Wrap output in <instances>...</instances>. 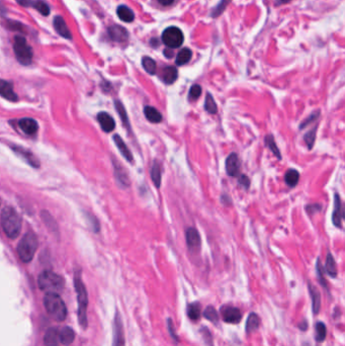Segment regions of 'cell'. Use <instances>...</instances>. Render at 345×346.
Instances as JSON below:
<instances>
[{"label": "cell", "mask_w": 345, "mask_h": 346, "mask_svg": "<svg viewBox=\"0 0 345 346\" xmlns=\"http://www.w3.org/2000/svg\"><path fill=\"white\" fill-rule=\"evenodd\" d=\"M291 0H277L276 1V4L278 5V4H285V3H288V2H290Z\"/></svg>", "instance_id": "816d5d0a"}, {"label": "cell", "mask_w": 345, "mask_h": 346, "mask_svg": "<svg viewBox=\"0 0 345 346\" xmlns=\"http://www.w3.org/2000/svg\"><path fill=\"white\" fill-rule=\"evenodd\" d=\"M183 34L180 28L176 26L167 27L162 34V42L170 49L179 48L183 44Z\"/></svg>", "instance_id": "52a82bcc"}, {"label": "cell", "mask_w": 345, "mask_h": 346, "mask_svg": "<svg viewBox=\"0 0 345 346\" xmlns=\"http://www.w3.org/2000/svg\"><path fill=\"white\" fill-rule=\"evenodd\" d=\"M300 179V173L296 169H289L285 175V181L290 187H295Z\"/></svg>", "instance_id": "f1b7e54d"}, {"label": "cell", "mask_w": 345, "mask_h": 346, "mask_svg": "<svg viewBox=\"0 0 345 346\" xmlns=\"http://www.w3.org/2000/svg\"><path fill=\"white\" fill-rule=\"evenodd\" d=\"M187 316L193 321H198L201 318V304L198 302L192 303L187 307Z\"/></svg>", "instance_id": "4dcf8cb0"}, {"label": "cell", "mask_w": 345, "mask_h": 346, "mask_svg": "<svg viewBox=\"0 0 345 346\" xmlns=\"http://www.w3.org/2000/svg\"><path fill=\"white\" fill-rule=\"evenodd\" d=\"M158 2L161 4V5H164V6H168V5H171L174 0H158Z\"/></svg>", "instance_id": "681fc988"}, {"label": "cell", "mask_w": 345, "mask_h": 346, "mask_svg": "<svg viewBox=\"0 0 345 346\" xmlns=\"http://www.w3.org/2000/svg\"><path fill=\"white\" fill-rule=\"evenodd\" d=\"M74 285L77 293V301H78V319L79 323L83 328L87 326V306H88V297L85 286L79 275V273L75 274Z\"/></svg>", "instance_id": "3957f363"}, {"label": "cell", "mask_w": 345, "mask_h": 346, "mask_svg": "<svg viewBox=\"0 0 345 346\" xmlns=\"http://www.w3.org/2000/svg\"><path fill=\"white\" fill-rule=\"evenodd\" d=\"M59 338H60V342L63 345H70V344L73 343V341L75 339V333H74L72 328L65 327V328L62 329L61 332H59Z\"/></svg>", "instance_id": "603a6c76"}, {"label": "cell", "mask_w": 345, "mask_h": 346, "mask_svg": "<svg viewBox=\"0 0 345 346\" xmlns=\"http://www.w3.org/2000/svg\"><path fill=\"white\" fill-rule=\"evenodd\" d=\"M13 51H14L16 60L21 65H29L32 63L33 56H34L33 50L23 37L17 36L14 38Z\"/></svg>", "instance_id": "8992f818"}, {"label": "cell", "mask_w": 345, "mask_h": 346, "mask_svg": "<svg viewBox=\"0 0 345 346\" xmlns=\"http://www.w3.org/2000/svg\"><path fill=\"white\" fill-rule=\"evenodd\" d=\"M321 209H322L321 205H309V206L307 207V212H308L309 214H312V213L315 214V213L319 212Z\"/></svg>", "instance_id": "c3c4849f"}, {"label": "cell", "mask_w": 345, "mask_h": 346, "mask_svg": "<svg viewBox=\"0 0 345 346\" xmlns=\"http://www.w3.org/2000/svg\"><path fill=\"white\" fill-rule=\"evenodd\" d=\"M205 109L206 111L211 114V115H215L218 112V107L217 104L213 98V96L211 93H208L206 97V101H205Z\"/></svg>", "instance_id": "d590c367"}, {"label": "cell", "mask_w": 345, "mask_h": 346, "mask_svg": "<svg viewBox=\"0 0 345 346\" xmlns=\"http://www.w3.org/2000/svg\"><path fill=\"white\" fill-rule=\"evenodd\" d=\"M113 346H126L122 321H121V318L119 316V313H117V312H116L115 322H114V341H113Z\"/></svg>", "instance_id": "30bf717a"}, {"label": "cell", "mask_w": 345, "mask_h": 346, "mask_svg": "<svg viewBox=\"0 0 345 346\" xmlns=\"http://www.w3.org/2000/svg\"><path fill=\"white\" fill-rule=\"evenodd\" d=\"M98 120L100 121L101 123V127L102 129L107 132V133H112L115 128V119L113 118V116L108 114V113H105V112H102L98 115Z\"/></svg>", "instance_id": "d6986e66"}, {"label": "cell", "mask_w": 345, "mask_h": 346, "mask_svg": "<svg viewBox=\"0 0 345 346\" xmlns=\"http://www.w3.org/2000/svg\"><path fill=\"white\" fill-rule=\"evenodd\" d=\"M7 27L10 28V29H14V30H19L22 28V25L20 22H16V21H11V20H8L7 23H6Z\"/></svg>", "instance_id": "7dc6e473"}, {"label": "cell", "mask_w": 345, "mask_h": 346, "mask_svg": "<svg viewBox=\"0 0 345 346\" xmlns=\"http://www.w3.org/2000/svg\"><path fill=\"white\" fill-rule=\"evenodd\" d=\"M150 176L152 178L154 185L157 188H160V186H161V168H160V164L156 160H154L153 165L151 167Z\"/></svg>", "instance_id": "484cf974"}, {"label": "cell", "mask_w": 345, "mask_h": 346, "mask_svg": "<svg viewBox=\"0 0 345 346\" xmlns=\"http://www.w3.org/2000/svg\"><path fill=\"white\" fill-rule=\"evenodd\" d=\"M18 125L19 128L21 129V131L28 135V136H34L37 134L38 130H39V125H38V122L33 119V118H28V117H25V118H21L18 120Z\"/></svg>", "instance_id": "e0dca14e"}, {"label": "cell", "mask_w": 345, "mask_h": 346, "mask_svg": "<svg viewBox=\"0 0 345 346\" xmlns=\"http://www.w3.org/2000/svg\"><path fill=\"white\" fill-rule=\"evenodd\" d=\"M240 171V160L236 153H231L226 159V172L229 176H238Z\"/></svg>", "instance_id": "2e32d148"}, {"label": "cell", "mask_w": 345, "mask_h": 346, "mask_svg": "<svg viewBox=\"0 0 345 346\" xmlns=\"http://www.w3.org/2000/svg\"><path fill=\"white\" fill-rule=\"evenodd\" d=\"M317 128H318V125H315V128L312 129L311 131H309L304 137V140H305L309 149H312L313 146H314V143H315V140H316V135H317L316 134Z\"/></svg>", "instance_id": "ab89813d"}, {"label": "cell", "mask_w": 345, "mask_h": 346, "mask_svg": "<svg viewBox=\"0 0 345 346\" xmlns=\"http://www.w3.org/2000/svg\"><path fill=\"white\" fill-rule=\"evenodd\" d=\"M326 272L329 274V276L335 278L337 276V267H336V262L333 257V255L329 252L327 254L326 258V265H325Z\"/></svg>", "instance_id": "f546056e"}, {"label": "cell", "mask_w": 345, "mask_h": 346, "mask_svg": "<svg viewBox=\"0 0 345 346\" xmlns=\"http://www.w3.org/2000/svg\"><path fill=\"white\" fill-rule=\"evenodd\" d=\"M32 7L37 9L44 16H47L50 14V7L44 0H34Z\"/></svg>", "instance_id": "8d00e7d4"}, {"label": "cell", "mask_w": 345, "mask_h": 346, "mask_svg": "<svg viewBox=\"0 0 345 346\" xmlns=\"http://www.w3.org/2000/svg\"><path fill=\"white\" fill-rule=\"evenodd\" d=\"M309 293L312 299L313 312L315 315H317L321 309V295L319 291L312 284H309Z\"/></svg>", "instance_id": "ffe728a7"}, {"label": "cell", "mask_w": 345, "mask_h": 346, "mask_svg": "<svg viewBox=\"0 0 345 346\" xmlns=\"http://www.w3.org/2000/svg\"><path fill=\"white\" fill-rule=\"evenodd\" d=\"M117 16L124 22H132L135 19V14L131 8L126 5H119L116 9Z\"/></svg>", "instance_id": "cb8c5ba5"}, {"label": "cell", "mask_w": 345, "mask_h": 346, "mask_svg": "<svg viewBox=\"0 0 345 346\" xmlns=\"http://www.w3.org/2000/svg\"><path fill=\"white\" fill-rule=\"evenodd\" d=\"M177 75H178L177 69L175 67L169 66L164 68L162 73V79L166 84H172L177 79Z\"/></svg>", "instance_id": "4316f807"}, {"label": "cell", "mask_w": 345, "mask_h": 346, "mask_svg": "<svg viewBox=\"0 0 345 346\" xmlns=\"http://www.w3.org/2000/svg\"><path fill=\"white\" fill-rule=\"evenodd\" d=\"M192 51L189 49V48H184L182 50H180L176 56V65L178 66H181V65H184L186 63L190 62V60L192 59Z\"/></svg>", "instance_id": "1f68e13d"}, {"label": "cell", "mask_w": 345, "mask_h": 346, "mask_svg": "<svg viewBox=\"0 0 345 346\" xmlns=\"http://www.w3.org/2000/svg\"><path fill=\"white\" fill-rule=\"evenodd\" d=\"M54 27L56 29V32L63 38L67 39V40H71L72 39V35L70 33V29L68 27V25L66 24V21L64 20V18L62 16H56L54 18Z\"/></svg>", "instance_id": "ac0fdd59"}, {"label": "cell", "mask_w": 345, "mask_h": 346, "mask_svg": "<svg viewBox=\"0 0 345 346\" xmlns=\"http://www.w3.org/2000/svg\"><path fill=\"white\" fill-rule=\"evenodd\" d=\"M231 0H221L220 3L213 9L212 11V16L213 17H217L220 16L222 14V12L226 9L227 5L230 3Z\"/></svg>", "instance_id": "60d3db41"}, {"label": "cell", "mask_w": 345, "mask_h": 346, "mask_svg": "<svg viewBox=\"0 0 345 346\" xmlns=\"http://www.w3.org/2000/svg\"><path fill=\"white\" fill-rule=\"evenodd\" d=\"M319 115H320V111H316L315 113H313L312 115H310L307 119H305L302 123H301V125H300V129L302 130V129H304L305 127H307L308 124H310L311 122H313V121H315L318 117H319Z\"/></svg>", "instance_id": "ee69618b"}, {"label": "cell", "mask_w": 345, "mask_h": 346, "mask_svg": "<svg viewBox=\"0 0 345 346\" xmlns=\"http://www.w3.org/2000/svg\"><path fill=\"white\" fill-rule=\"evenodd\" d=\"M114 169H115V177L121 187H129L130 186V178L126 169L120 165V163L114 161Z\"/></svg>", "instance_id": "4fadbf2b"}, {"label": "cell", "mask_w": 345, "mask_h": 346, "mask_svg": "<svg viewBox=\"0 0 345 346\" xmlns=\"http://www.w3.org/2000/svg\"><path fill=\"white\" fill-rule=\"evenodd\" d=\"M142 65L145 69V71L151 75H154L156 73V69H157V66H156V62L150 58V57H144L142 59Z\"/></svg>", "instance_id": "836d02e7"}, {"label": "cell", "mask_w": 345, "mask_h": 346, "mask_svg": "<svg viewBox=\"0 0 345 346\" xmlns=\"http://www.w3.org/2000/svg\"><path fill=\"white\" fill-rule=\"evenodd\" d=\"M114 141H115V144L118 149V151L120 152V154L122 155V157L129 161V162H132L133 161V154L132 152L130 151V149L128 148V146L126 145V143L123 142V140L118 136V135H115L114 136Z\"/></svg>", "instance_id": "44dd1931"}, {"label": "cell", "mask_w": 345, "mask_h": 346, "mask_svg": "<svg viewBox=\"0 0 345 346\" xmlns=\"http://www.w3.org/2000/svg\"><path fill=\"white\" fill-rule=\"evenodd\" d=\"M108 34L113 41L117 42V43H123L129 39L128 30L124 27H122L121 25H117V24H114V25L110 26L108 28Z\"/></svg>", "instance_id": "8fae6325"}, {"label": "cell", "mask_w": 345, "mask_h": 346, "mask_svg": "<svg viewBox=\"0 0 345 346\" xmlns=\"http://www.w3.org/2000/svg\"><path fill=\"white\" fill-rule=\"evenodd\" d=\"M0 96L10 102H16L18 100V97L13 90L12 83L3 79H0Z\"/></svg>", "instance_id": "7c38bea8"}, {"label": "cell", "mask_w": 345, "mask_h": 346, "mask_svg": "<svg viewBox=\"0 0 345 346\" xmlns=\"http://www.w3.org/2000/svg\"><path fill=\"white\" fill-rule=\"evenodd\" d=\"M0 206H1V200H0Z\"/></svg>", "instance_id": "f5cc1de1"}, {"label": "cell", "mask_w": 345, "mask_h": 346, "mask_svg": "<svg viewBox=\"0 0 345 346\" xmlns=\"http://www.w3.org/2000/svg\"><path fill=\"white\" fill-rule=\"evenodd\" d=\"M260 325V319L257 314L251 313L246 321V332L247 333H252L258 329Z\"/></svg>", "instance_id": "83f0119b"}, {"label": "cell", "mask_w": 345, "mask_h": 346, "mask_svg": "<svg viewBox=\"0 0 345 346\" xmlns=\"http://www.w3.org/2000/svg\"><path fill=\"white\" fill-rule=\"evenodd\" d=\"M264 143L265 145L269 148V150L278 158V159H281V154L276 146V143L274 141V137L272 135H267L265 138H264Z\"/></svg>", "instance_id": "d6a6232c"}, {"label": "cell", "mask_w": 345, "mask_h": 346, "mask_svg": "<svg viewBox=\"0 0 345 346\" xmlns=\"http://www.w3.org/2000/svg\"><path fill=\"white\" fill-rule=\"evenodd\" d=\"M144 114H145L146 118L149 121H151L152 123H159V122L162 121V115H161V113L158 110H156L155 108H153V107H149V106L145 107Z\"/></svg>", "instance_id": "d4e9b609"}, {"label": "cell", "mask_w": 345, "mask_h": 346, "mask_svg": "<svg viewBox=\"0 0 345 346\" xmlns=\"http://www.w3.org/2000/svg\"><path fill=\"white\" fill-rule=\"evenodd\" d=\"M44 305L48 314L57 321H64L67 317V308L64 301L58 294L47 293L44 298Z\"/></svg>", "instance_id": "7a4b0ae2"}, {"label": "cell", "mask_w": 345, "mask_h": 346, "mask_svg": "<svg viewBox=\"0 0 345 346\" xmlns=\"http://www.w3.org/2000/svg\"><path fill=\"white\" fill-rule=\"evenodd\" d=\"M344 219V210L342 207L341 199L338 194L334 195V210L332 215L333 225L337 228H342V221Z\"/></svg>", "instance_id": "9c48e42d"}, {"label": "cell", "mask_w": 345, "mask_h": 346, "mask_svg": "<svg viewBox=\"0 0 345 346\" xmlns=\"http://www.w3.org/2000/svg\"><path fill=\"white\" fill-rule=\"evenodd\" d=\"M5 8H4V6L2 5V3L0 2V15H2V14H4L5 13Z\"/></svg>", "instance_id": "f907efd6"}, {"label": "cell", "mask_w": 345, "mask_h": 346, "mask_svg": "<svg viewBox=\"0 0 345 346\" xmlns=\"http://www.w3.org/2000/svg\"><path fill=\"white\" fill-rule=\"evenodd\" d=\"M327 328L323 322H318L316 325V340L317 342H323L326 338Z\"/></svg>", "instance_id": "74e56055"}, {"label": "cell", "mask_w": 345, "mask_h": 346, "mask_svg": "<svg viewBox=\"0 0 345 346\" xmlns=\"http://www.w3.org/2000/svg\"><path fill=\"white\" fill-rule=\"evenodd\" d=\"M201 95H202V87L199 84H195L190 89L189 99L191 101H196L201 97Z\"/></svg>", "instance_id": "b9f144b4"}, {"label": "cell", "mask_w": 345, "mask_h": 346, "mask_svg": "<svg viewBox=\"0 0 345 346\" xmlns=\"http://www.w3.org/2000/svg\"><path fill=\"white\" fill-rule=\"evenodd\" d=\"M316 268H317V274H318V278H319L320 284H321L325 289H327V284H326V280H325V278H324V269H323V265H322L320 259L317 260Z\"/></svg>", "instance_id": "7bdbcfd3"}, {"label": "cell", "mask_w": 345, "mask_h": 346, "mask_svg": "<svg viewBox=\"0 0 345 346\" xmlns=\"http://www.w3.org/2000/svg\"><path fill=\"white\" fill-rule=\"evenodd\" d=\"M115 109H116V111H117V113H118V115L120 116V119H121L122 123L124 124L126 128H128V129L130 130L131 125H130V121H129L128 114H127V112H126V110H124L123 105H122L119 101H115Z\"/></svg>", "instance_id": "e575fe53"}, {"label": "cell", "mask_w": 345, "mask_h": 346, "mask_svg": "<svg viewBox=\"0 0 345 346\" xmlns=\"http://www.w3.org/2000/svg\"><path fill=\"white\" fill-rule=\"evenodd\" d=\"M0 220L2 229L8 238L15 239L18 237L21 230V218L13 208H4Z\"/></svg>", "instance_id": "6da1fadb"}, {"label": "cell", "mask_w": 345, "mask_h": 346, "mask_svg": "<svg viewBox=\"0 0 345 346\" xmlns=\"http://www.w3.org/2000/svg\"><path fill=\"white\" fill-rule=\"evenodd\" d=\"M44 342L46 346H59L60 344L59 331L56 328H50L45 334Z\"/></svg>", "instance_id": "7402d4cb"}, {"label": "cell", "mask_w": 345, "mask_h": 346, "mask_svg": "<svg viewBox=\"0 0 345 346\" xmlns=\"http://www.w3.org/2000/svg\"><path fill=\"white\" fill-rule=\"evenodd\" d=\"M167 329L169 330V333H170L171 337H172L176 342H178V339H179V338H178V336H177V334H176L175 327H174L173 322H172V320H171L170 318L167 319Z\"/></svg>", "instance_id": "f6af8a7d"}, {"label": "cell", "mask_w": 345, "mask_h": 346, "mask_svg": "<svg viewBox=\"0 0 345 346\" xmlns=\"http://www.w3.org/2000/svg\"><path fill=\"white\" fill-rule=\"evenodd\" d=\"M186 243L191 251H198L201 246L200 233L195 228H189L186 230Z\"/></svg>", "instance_id": "9a60e30c"}, {"label": "cell", "mask_w": 345, "mask_h": 346, "mask_svg": "<svg viewBox=\"0 0 345 346\" xmlns=\"http://www.w3.org/2000/svg\"><path fill=\"white\" fill-rule=\"evenodd\" d=\"M12 150L18 154L20 157H22L30 166L38 168L40 166V161L37 159V157L27 149L21 148L19 146H12Z\"/></svg>", "instance_id": "5bb4252c"}, {"label": "cell", "mask_w": 345, "mask_h": 346, "mask_svg": "<svg viewBox=\"0 0 345 346\" xmlns=\"http://www.w3.org/2000/svg\"><path fill=\"white\" fill-rule=\"evenodd\" d=\"M39 241L38 237L33 232H27L19 241L17 245V253L19 258L23 262H30L35 256V253L38 249Z\"/></svg>", "instance_id": "277c9868"}, {"label": "cell", "mask_w": 345, "mask_h": 346, "mask_svg": "<svg viewBox=\"0 0 345 346\" xmlns=\"http://www.w3.org/2000/svg\"><path fill=\"white\" fill-rule=\"evenodd\" d=\"M39 288L47 293L58 294L64 289L65 281L63 277L53 271H44L40 274L38 279Z\"/></svg>", "instance_id": "5b68a950"}, {"label": "cell", "mask_w": 345, "mask_h": 346, "mask_svg": "<svg viewBox=\"0 0 345 346\" xmlns=\"http://www.w3.org/2000/svg\"><path fill=\"white\" fill-rule=\"evenodd\" d=\"M223 320L226 323L230 324H237L242 319V313L241 311L233 306H223L220 310Z\"/></svg>", "instance_id": "ba28073f"}, {"label": "cell", "mask_w": 345, "mask_h": 346, "mask_svg": "<svg viewBox=\"0 0 345 346\" xmlns=\"http://www.w3.org/2000/svg\"><path fill=\"white\" fill-rule=\"evenodd\" d=\"M238 181H239V184H241L244 188H246V190L249 188V186H250V180H249V178H248L246 175H244V174L240 175Z\"/></svg>", "instance_id": "bcb514c9"}, {"label": "cell", "mask_w": 345, "mask_h": 346, "mask_svg": "<svg viewBox=\"0 0 345 346\" xmlns=\"http://www.w3.org/2000/svg\"><path fill=\"white\" fill-rule=\"evenodd\" d=\"M204 317L208 319L209 321L213 323H218L219 321V315L216 309L213 306H209L205 311H204Z\"/></svg>", "instance_id": "f35d334b"}]
</instances>
